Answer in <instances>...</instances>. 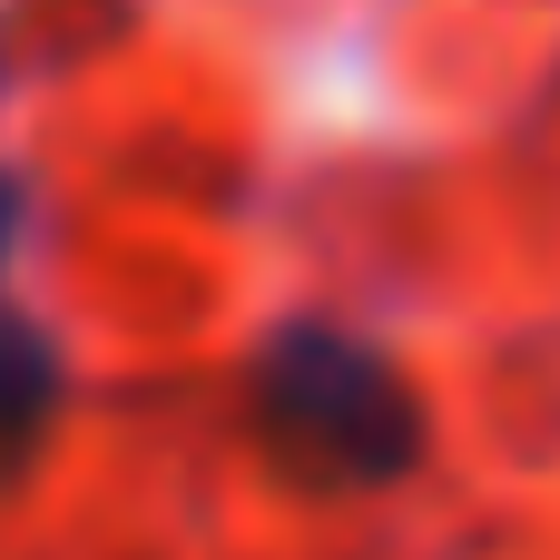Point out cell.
I'll list each match as a JSON object with an SVG mask.
<instances>
[{"label": "cell", "mask_w": 560, "mask_h": 560, "mask_svg": "<svg viewBox=\"0 0 560 560\" xmlns=\"http://www.w3.org/2000/svg\"><path fill=\"white\" fill-rule=\"evenodd\" d=\"M49 413H59V354H49V335H39V325L0 315V482L39 453Z\"/></svg>", "instance_id": "7a4b0ae2"}, {"label": "cell", "mask_w": 560, "mask_h": 560, "mask_svg": "<svg viewBox=\"0 0 560 560\" xmlns=\"http://www.w3.org/2000/svg\"><path fill=\"white\" fill-rule=\"evenodd\" d=\"M20 217H30V197H20V177H0V266H10V246H20Z\"/></svg>", "instance_id": "3957f363"}, {"label": "cell", "mask_w": 560, "mask_h": 560, "mask_svg": "<svg viewBox=\"0 0 560 560\" xmlns=\"http://www.w3.org/2000/svg\"><path fill=\"white\" fill-rule=\"evenodd\" d=\"M256 433L276 443L285 472L325 492L404 482L423 453V404L413 384L345 325H285L256 354Z\"/></svg>", "instance_id": "6da1fadb"}]
</instances>
